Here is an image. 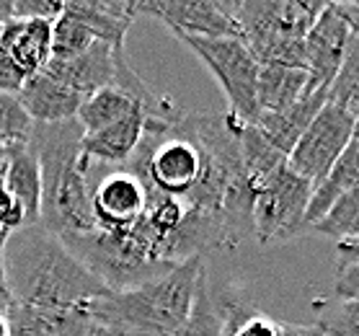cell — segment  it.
I'll use <instances>...</instances> for the list:
<instances>
[{"label":"cell","instance_id":"cell-11","mask_svg":"<svg viewBox=\"0 0 359 336\" xmlns=\"http://www.w3.org/2000/svg\"><path fill=\"white\" fill-rule=\"evenodd\" d=\"M130 65L124 50H116L107 41H93L88 50L70 60H49L41 73L62 83L65 88L81 93L83 99L101 88H114L122 67Z\"/></svg>","mask_w":359,"mask_h":336},{"label":"cell","instance_id":"cell-24","mask_svg":"<svg viewBox=\"0 0 359 336\" xmlns=\"http://www.w3.org/2000/svg\"><path fill=\"white\" fill-rule=\"evenodd\" d=\"M313 233L326 238H334L336 243L351 241L359 236V184L349 189L344 197L334 202V207L313 225Z\"/></svg>","mask_w":359,"mask_h":336},{"label":"cell","instance_id":"cell-14","mask_svg":"<svg viewBox=\"0 0 359 336\" xmlns=\"http://www.w3.org/2000/svg\"><path fill=\"white\" fill-rule=\"evenodd\" d=\"M0 50L8 55L24 78L41 73L52 58V21L11 18L0 32Z\"/></svg>","mask_w":359,"mask_h":336},{"label":"cell","instance_id":"cell-26","mask_svg":"<svg viewBox=\"0 0 359 336\" xmlns=\"http://www.w3.org/2000/svg\"><path fill=\"white\" fill-rule=\"evenodd\" d=\"M93 41H96V36L81 21H75L70 13L62 11V16L52 21V58L49 60L78 58L81 52L88 50Z\"/></svg>","mask_w":359,"mask_h":336},{"label":"cell","instance_id":"cell-10","mask_svg":"<svg viewBox=\"0 0 359 336\" xmlns=\"http://www.w3.org/2000/svg\"><path fill=\"white\" fill-rule=\"evenodd\" d=\"M349 26L344 24L341 16L328 3L318 21L311 26V32L302 39V50H305V73H308V88L305 96H311L316 90H328L334 83L336 73L344 62V52L349 44Z\"/></svg>","mask_w":359,"mask_h":336},{"label":"cell","instance_id":"cell-3","mask_svg":"<svg viewBox=\"0 0 359 336\" xmlns=\"http://www.w3.org/2000/svg\"><path fill=\"white\" fill-rule=\"evenodd\" d=\"M204 274V259H187L150 282L111 293L93 305L98 326L116 328L122 336H176Z\"/></svg>","mask_w":359,"mask_h":336},{"label":"cell","instance_id":"cell-1","mask_svg":"<svg viewBox=\"0 0 359 336\" xmlns=\"http://www.w3.org/2000/svg\"><path fill=\"white\" fill-rule=\"evenodd\" d=\"M3 279L11 303L21 305L93 308L111 295V290L39 222L8 236L3 246Z\"/></svg>","mask_w":359,"mask_h":336},{"label":"cell","instance_id":"cell-16","mask_svg":"<svg viewBox=\"0 0 359 336\" xmlns=\"http://www.w3.org/2000/svg\"><path fill=\"white\" fill-rule=\"evenodd\" d=\"M3 187L16 199L26 215V222H39V202H41V171L39 161L34 156L29 142L6 145V156L0 163Z\"/></svg>","mask_w":359,"mask_h":336},{"label":"cell","instance_id":"cell-35","mask_svg":"<svg viewBox=\"0 0 359 336\" xmlns=\"http://www.w3.org/2000/svg\"><path fill=\"white\" fill-rule=\"evenodd\" d=\"M341 21L349 26V32L359 36V3H331Z\"/></svg>","mask_w":359,"mask_h":336},{"label":"cell","instance_id":"cell-25","mask_svg":"<svg viewBox=\"0 0 359 336\" xmlns=\"http://www.w3.org/2000/svg\"><path fill=\"white\" fill-rule=\"evenodd\" d=\"M328 104L349 109L351 114L359 112V36L351 34L346 52H344V62L336 73L331 88L326 96Z\"/></svg>","mask_w":359,"mask_h":336},{"label":"cell","instance_id":"cell-34","mask_svg":"<svg viewBox=\"0 0 359 336\" xmlns=\"http://www.w3.org/2000/svg\"><path fill=\"white\" fill-rule=\"evenodd\" d=\"M354 262H359V236L336 243V269H344Z\"/></svg>","mask_w":359,"mask_h":336},{"label":"cell","instance_id":"cell-36","mask_svg":"<svg viewBox=\"0 0 359 336\" xmlns=\"http://www.w3.org/2000/svg\"><path fill=\"white\" fill-rule=\"evenodd\" d=\"M279 336H328L316 323H279Z\"/></svg>","mask_w":359,"mask_h":336},{"label":"cell","instance_id":"cell-9","mask_svg":"<svg viewBox=\"0 0 359 336\" xmlns=\"http://www.w3.org/2000/svg\"><path fill=\"white\" fill-rule=\"evenodd\" d=\"M88 189L96 233H122L132 228L145 210V187L127 166H114L96 181L88 179Z\"/></svg>","mask_w":359,"mask_h":336},{"label":"cell","instance_id":"cell-40","mask_svg":"<svg viewBox=\"0 0 359 336\" xmlns=\"http://www.w3.org/2000/svg\"><path fill=\"white\" fill-rule=\"evenodd\" d=\"M0 336H8V321H6L3 313H0Z\"/></svg>","mask_w":359,"mask_h":336},{"label":"cell","instance_id":"cell-5","mask_svg":"<svg viewBox=\"0 0 359 336\" xmlns=\"http://www.w3.org/2000/svg\"><path fill=\"white\" fill-rule=\"evenodd\" d=\"M313 184L297 176V173L285 166L264 184L251 207V222L253 236L262 243V248L277 246V243H290L302 233L305 228V213L311 207L313 199Z\"/></svg>","mask_w":359,"mask_h":336},{"label":"cell","instance_id":"cell-30","mask_svg":"<svg viewBox=\"0 0 359 336\" xmlns=\"http://www.w3.org/2000/svg\"><path fill=\"white\" fill-rule=\"evenodd\" d=\"M65 3L62 0H13V18H41L55 21L62 16Z\"/></svg>","mask_w":359,"mask_h":336},{"label":"cell","instance_id":"cell-33","mask_svg":"<svg viewBox=\"0 0 359 336\" xmlns=\"http://www.w3.org/2000/svg\"><path fill=\"white\" fill-rule=\"evenodd\" d=\"M24 83H26L24 73L11 62V58L6 55V52L0 50V93H11V96H16Z\"/></svg>","mask_w":359,"mask_h":336},{"label":"cell","instance_id":"cell-13","mask_svg":"<svg viewBox=\"0 0 359 336\" xmlns=\"http://www.w3.org/2000/svg\"><path fill=\"white\" fill-rule=\"evenodd\" d=\"M145 112H132L119 122L109 124L104 130L88 132L81 140V171L88 173L96 166H124L135 156L142 132H145Z\"/></svg>","mask_w":359,"mask_h":336},{"label":"cell","instance_id":"cell-15","mask_svg":"<svg viewBox=\"0 0 359 336\" xmlns=\"http://www.w3.org/2000/svg\"><path fill=\"white\" fill-rule=\"evenodd\" d=\"M16 99L34 124L70 122V119H75L83 104L81 93L65 88L62 83L49 78L47 73H36L32 78H26V83L16 93Z\"/></svg>","mask_w":359,"mask_h":336},{"label":"cell","instance_id":"cell-32","mask_svg":"<svg viewBox=\"0 0 359 336\" xmlns=\"http://www.w3.org/2000/svg\"><path fill=\"white\" fill-rule=\"evenodd\" d=\"M334 293L341 300H359V262L349 264L344 269H336Z\"/></svg>","mask_w":359,"mask_h":336},{"label":"cell","instance_id":"cell-2","mask_svg":"<svg viewBox=\"0 0 359 336\" xmlns=\"http://www.w3.org/2000/svg\"><path fill=\"white\" fill-rule=\"evenodd\" d=\"M83 135L81 124L70 119L60 124H34L29 137L41 171L39 225L65 246L96 233L88 173L81 171L78 163Z\"/></svg>","mask_w":359,"mask_h":336},{"label":"cell","instance_id":"cell-4","mask_svg":"<svg viewBox=\"0 0 359 336\" xmlns=\"http://www.w3.org/2000/svg\"><path fill=\"white\" fill-rule=\"evenodd\" d=\"M328 3L318 0H236L241 41L259 67H302V39Z\"/></svg>","mask_w":359,"mask_h":336},{"label":"cell","instance_id":"cell-27","mask_svg":"<svg viewBox=\"0 0 359 336\" xmlns=\"http://www.w3.org/2000/svg\"><path fill=\"white\" fill-rule=\"evenodd\" d=\"M176 336H222V323L212 308V300H210V279H207V274L199 282V290H196L194 305H191L187 323L176 331Z\"/></svg>","mask_w":359,"mask_h":336},{"label":"cell","instance_id":"cell-20","mask_svg":"<svg viewBox=\"0 0 359 336\" xmlns=\"http://www.w3.org/2000/svg\"><path fill=\"white\" fill-rule=\"evenodd\" d=\"M359 184V145L351 142L346 145V150L341 153V158L334 163V168L328 171V176L320 181L316 191H313L311 207L305 213V228L311 233V228L323 217V215L334 207V202L339 197H344L349 189H354Z\"/></svg>","mask_w":359,"mask_h":336},{"label":"cell","instance_id":"cell-6","mask_svg":"<svg viewBox=\"0 0 359 336\" xmlns=\"http://www.w3.org/2000/svg\"><path fill=\"white\" fill-rule=\"evenodd\" d=\"M204 65L210 67L217 86L228 99V114L241 124H256L259 101L256 83L259 65L241 39H204V36H179Z\"/></svg>","mask_w":359,"mask_h":336},{"label":"cell","instance_id":"cell-29","mask_svg":"<svg viewBox=\"0 0 359 336\" xmlns=\"http://www.w3.org/2000/svg\"><path fill=\"white\" fill-rule=\"evenodd\" d=\"M316 326L328 336H359V300H341L323 313Z\"/></svg>","mask_w":359,"mask_h":336},{"label":"cell","instance_id":"cell-39","mask_svg":"<svg viewBox=\"0 0 359 336\" xmlns=\"http://www.w3.org/2000/svg\"><path fill=\"white\" fill-rule=\"evenodd\" d=\"M351 142L359 145V112H354V130H351Z\"/></svg>","mask_w":359,"mask_h":336},{"label":"cell","instance_id":"cell-21","mask_svg":"<svg viewBox=\"0 0 359 336\" xmlns=\"http://www.w3.org/2000/svg\"><path fill=\"white\" fill-rule=\"evenodd\" d=\"M308 73L300 67H259L256 101L259 114H274L292 107L305 96Z\"/></svg>","mask_w":359,"mask_h":336},{"label":"cell","instance_id":"cell-38","mask_svg":"<svg viewBox=\"0 0 359 336\" xmlns=\"http://www.w3.org/2000/svg\"><path fill=\"white\" fill-rule=\"evenodd\" d=\"M93 336H122V334H119V331H116V328L98 326V328H96V334H93Z\"/></svg>","mask_w":359,"mask_h":336},{"label":"cell","instance_id":"cell-31","mask_svg":"<svg viewBox=\"0 0 359 336\" xmlns=\"http://www.w3.org/2000/svg\"><path fill=\"white\" fill-rule=\"evenodd\" d=\"M0 163H3V161H0ZM24 225H29L24 210H21V205L8 194V189L3 187V173H0V233H3V236H11V233H16V230L24 228Z\"/></svg>","mask_w":359,"mask_h":336},{"label":"cell","instance_id":"cell-23","mask_svg":"<svg viewBox=\"0 0 359 336\" xmlns=\"http://www.w3.org/2000/svg\"><path fill=\"white\" fill-rule=\"evenodd\" d=\"M132 112H142V107L132 99L130 93H124L119 88H101L83 99L81 109L75 114V122L81 124L83 132L88 135V132H98L109 124L119 122Z\"/></svg>","mask_w":359,"mask_h":336},{"label":"cell","instance_id":"cell-18","mask_svg":"<svg viewBox=\"0 0 359 336\" xmlns=\"http://www.w3.org/2000/svg\"><path fill=\"white\" fill-rule=\"evenodd\" d=\"M210 300L222 323V336H279V323L251 305L241 285L210 287Z\"/></svg>","mask_w":359,"mask_h":336},{"label":"cell","instance_id":"cell-28","mask_svg":"<svg viewBox=\"0 0 359 336\" xmlns=\"http://www.w3.org/2000/svg\"><path fill=\"white\" fill-rule=\"evenodd\" d=\"M34 122L18 104L16 96L0 93V145H18L29 142Z\"/></svg>","mask_w":359,"mask_h":336},{"label":"cell","instance_id":"cell-12","mask_svg":"<svg viewBox=\"0 0 359 336\" xmlns=\"http://www.w3.org/2000/svg\"><path fill=\"white\" fill-rule=\"evenodd\" d=\"M6 321L8 336H93L98 328L93 308H44L11 303Z\"/></svg>","mask_w":359,"mask_h":336},{"label":"cell","instance_id":"cell-17","mask_svg":"<svg viewBox=\"0 0 359 336\" xmlns=\"http://www.w3.org/2000/svg\"><path fill=\"white\" fill-rule=\"evenodd\" d=\"M65 13L81 21L98 41L124 50V36L135 21V0H70Z\"/></svg>","mask_w":359,"mask_h":336},{"label":"cell","instance_id":"cell-19","mask_svg":"<svg viewBox=\"0 0 359 336\" xmlns=\"http://www.w3.org/2000/svg\"><path fill=\"white\" fill-rule=\"evenodd\" d=\"M326 96L328 90H316V93L302 96L297 104L282 109V112L259 114L253 127L262 132L264 137L269 140V145H274L282 156H290L292 148L297 145V140L302 137V132L308 130V124L313 122V116L318 114L320 107L326 104Z\"/></svg>","mask_w":359,"mask_h":336},{"label":"cell","instance_id":"cell-37","mask_svg":"<svg viewBox=\"0 0 359 336\" xmlns=\"http://www.w3.org/2000/svg\"><path fill=\"white\" fill-rule=\"evenodd\" d=\"M13 18V0H0V32Z\"/></svg>","mask_w":359,"mask_h":336},{"label":"cell","instance_id":"cell-7","mask_svg":"<svg viewBox=\"0 0 359 336\" xmlns=\"http://www.w3.org/2000/svg\"><path fill=\"white\" fill-rule=\"evenodd\" d=\"M351 130H354V114L349 109L326 101L308 124V130L302 132L292 153L287 156V166L316 189L346 150Z\"/></svg>","mask_w":359,"mask_h":336},{"label":"cell","instance_id":"cell-8","mask_svg":"<svg viewBox=\"0 0 359 336\" xmlns=\"http://www.w3.org/2000/svg\"><path fill=\"white\" fill-rule=\"evenodd\" d=\"M236 0H135V16H153L176 36L241 39Z\"/></svg>","mask_w":359,"mask_h":336},{"label":"cell","instance_id":"cell-22","mask_svg":"<svg viewBox=\"0 0 359 336\" xmlns=\"http://www.w3.org/2000/svg\"><path fill=\"white\" fill-rule=\"evenodd\" d=\"M241 163H243V173L253 191H259L279 168H285L287 156L269 145V140L253 124H243L241 127Z\"/></svg>","mask_w":359,"mask_h":336}]
</instances>
